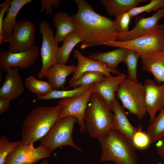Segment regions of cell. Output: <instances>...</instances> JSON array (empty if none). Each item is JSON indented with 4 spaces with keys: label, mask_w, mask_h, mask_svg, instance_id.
<instances>
[{
    "label": "cell",
    "mask_w": 164,
    "mask_h": 164,
    "mask_svg": "<svg viewBox=\"0 0 164 164\" xmlns=\"http://www.w3.org/2000/svg\"><path fill=\"white\" fill-rule=\"evenodd\" d=\"M74 1L78 11L71 16L75 32L82 40L81 49L118 40L119 32L114 20L96 12L86 0Z\"/></svg>",
    "instance_id": "1"
},
{
    "label": "cell",
    "mask_w": 164,
    "mask_h": 164,
    "mask_svg": "<svg viewBox=\"0 0 164 164\" xmlns=\"http://www.w3.org/2000/svg\"><path fill=\"white\" fill-rule=\"evenodd\" d=\"M62 111L61 106L58 104L53 106H40L33 109L23 122L20 145H26L40 140L60 118Z\"/></svg>",
    "instance_id": "2"
},
{
    "label": "cell",
    "mask_w": 164,
    "mask_h": 164,
    "mask_svg": "<svg viewBox=\"0 0 164 164\" xmlns=\"http://www.w3.org/2000/svg\"><path fill=\"white\" fill-rule=\"evenodd\" d=\"M101 148V162L138 164L136 148L132 142L114 129L97 139Z\"/></svg>",
    "instance_id": "3"
},
{
    "label": "cell",
    "mask_w": 164,
    "mask_h": 164,
    "mask_svg": "<svg viewBox=\"0 0 164 164\" xmlns=\"http://www.w3.org/2000/svg\"><path fill=\"white\" fill-rule=\"evenodd\" d=\"M112 111L100 95L92 93L84 117L86 131L91 138L97 139L114 128Z\"/></svg>",
    "instance_id": "4"
},
{
    "label": "cell",
    "mask_w": 164,
    "mask_h": 164,
    "mask_svg": "<svg viewBox=\"0 0 164 164\" xmlns=\"http://www.w3.org/2000/svg\"><path fill=\"white\" fill-rule=\"evenodd\" d=\"M122 106L140 120L145 115V88L144 84L127 78L120 84L116 94Z\"/></svg>",
    "instance_id": "5"
},
{
    "label": "cell",
    "mask_w": 164,
    "mask_h": 164,
    "mask_svg": "<svg viewBox=\"0 0 164 164\" xmlns=\"http://www.w3.org/2000/svg\"><path fill=\"white\" fill-rule=\"evenodd\" d=\"M76 121V118L73 116L59 119L40 140L39 145L45 146L50 153L62 146H70L82 152L81 150L75 144L72 138L74 125Z\"/></svg>",
    "instance_id": "6"
},
{
    "label": "cell",
    "mask_w": 164,
    "mask_h": 164,
    "mask_svg": "<svg viewBox=\"0 0 164 164\" xmlns=\"http://www.w3.org/2000/svg\"><path fill=\"white\" fill-rule=\"evenodd\" d=\"M104 45L131 49L138 53H159L164 51V30L158 29L130 40L110 41Z\"/></svg>",
    "instance_id": "7"
},
{
    "label": "cell",
    "mask_w": 164,
    "mask_h": 164,
    "mask_svg": "<svg viewBox=\"0 0 164 164\" xmlns=\"http://www.w3.org/2000/svg\"><path fill=\"white\" fill-rule=\"evenodd\" d=\"M36 29L31 21L17 22L12 33L7 36L9 44L8 51L12 53L26 51L30 49L36 41Z\"/></svg>",
    "instance_id": "8"
},
{
    "label": "cell",
    "mask_w": 164,
    "mask_h": 164,
    "mask_svg": "<svg viewBox=\"0 0 164 164\" xmlns=\"http://www.w3.org/2000/svg\"><path fill=\"white\" fill-rule=\"evenodd\" d=\"M39 31L42 38L40 49L42 66L37 76L42 79L45 77L48 69L57 63L56 54L59 47L55 42L54 31L47 22L43 21L40 22Z\"/></svg>",
    "instance_id": "9"
},
{
    "label": "cell",
    "mask_w": 164,
    "mask_h": 164,
    "mask_svg": "<svg viewBox=\"0 0 164 164\" xmlns=\"http://www.w3.org/2000/svg\"><path fill=\"white\" fill-rule=\"evenodd\" d=\"M93 85L86 92L82 95L73 98L62 99L58 102V104L60 105L62 109L60 118L69 116L74 117L80 126V131L82 133L86 131L85 115L93 93Z\"/></svg>",
    "instance_id": "10"
},
{
    "label": "cell",
    "mask_w": 164,
    "mask_h": 164,
    "mask_svg": "<svg viewBox=\"0 0 164 164\" xmlns=\"http://www.w3.org/2000/svg\"><path fill=\"white\" fill-rule=\"evenodd\" d=\"M33 144L18 145L7 156L5 164H36L50 156L51 153L45 146L35 148Z\"/></svg>",
    "instance_id": "11"
},
{
    "label": "cell",
    "mask_w": 164,
    "mask_h": 164,
    "mask_svg": "<svg viewBox=\"0 0 164 164\" xmlns=\"http://www.w3.org/2000/svg\"><path fill=\"white\" fill-rule=\"evenodd\" d=\"M39 47L33 45L28 50L12 53L9 51L0 52V68L5 71L13 67L20 70L28 69L33 65L38 58Z\"/></svg>",
    "instance_id": "12"
},
{
    "label": "cell",
    "mask_w": 164,
    "mask_h": 164,
    "mask_svg": "<svg viewBox=\"0 0 164 164\" xmlns=\"http://www.w3.org/2000/svg\"><path fill=\"white\" fill-rule=\"evenodd\" d=\"M164 17V8L156 11L149 17L138 16L135 20V26L125 33H119L118 40H130L158 29V22Z\"/></svg>",
    "instance_id": "13"
},
{
    "label": "cell",
    "mask_w": 164,
    "mask_h": 164,
    "mask_svg": "<svg viewBox=\"0 0 164 164\" xmlns=\"http://www.w3.org/2000/svg\"><path fill=\"white\" fill-rule=\"evenodd\" d=\"M144 85L145 88V105L150 117V124L156 117L157 112L164 107V84L159 85L151 79H146Z\"/></svg>",
    "instance_id": "14"
},
{
    "label": "cell",
    "mask_w": 164,
    "mask_h": 164,
    "mask_svg": "<svg viewBox=\"0 0 164 164\" xmlns=\"http://www.w3.org/2000/svg\"><path fill=\"white\" fill-rule=\"evenodd\" d=\"M73 52L74 57L77 60L78 63L72 77L69 80V86L76 81L83 73L86 72H100L108 78L112 77L111 73L117 75L120 73L117 70L109 69L98 61L85 56L78 49L74 50Z\"/></svg>",
    "instance_id": "15"
},
{
    "label": "cell",
    "mask_w": 164,
    "mask_h": 164,
    "mask_svg": "<svg viewBox=\"0 0 164 164\" xmlns=\"http://www.w3.org/2000/svg\"><path fill=\"white\" fill-rule=\"evenodd\" d=\"M5 72V81L0 88V98L11 101L22 94L24 84L18 68H9Z\"/></svg>",
    "instance_id": "16"
},
{
    "label": "cell",
    "mask_w": 164,
    "mask_h": 164,
    "mask_svg": "<svg viewBox=\"0 0 164 164\" xmlns=\"http://www.w3.org/2000/svg\"><path fill=\"white\" fill-rule=\"evenodd\" d=\"M127 77V74L124 73L106 77L104 81L93 85L92 92L100 95L110 108L112 103L116 100L115 95L120 84Z\"/></svg>",
    "instance_id": "17"
},
{
    "label": "cell",
    "mask_w": 164,
    "mask_h": 164,
    "mask_svg": "<svg viewBox=\"0 0 164 164\" xmlns=\"http://www.w3.org/2000/svg\"><path fill=\"white\" fill-rule=\"evenodd\" d=\"M138 53L143 70L151 74L157 83L164 84V51Z\"/></svg>",
    "instance_id": "18"
},
{
    "label": "cell",
    "mask_w": 164,
    "mask_h": 164,
    "mask_svg": "<svg viewBox=\"0 0 164 164\" xmlns=\"http://www.w3.org/2000/svg\"><path fill=\"white\" fill-rule=\"evenodd\" d=\"M32 0H12L11 4L6 12V15L0 24V44L7 42V36L12 32L17 22L16 17L20 10L25 5L30 3Z\"/></svg>",
    "instance_id": "19"
},
{
    "label": "cell",
    "mask_w": 164,
    "mask_h": 164,
    "mask_svg": "<svg viewBox=\"0 0 164 164\" xmlns=\"http://www.w3.org/2000/svg\"><path fill=\"white\" fill-rule=\"evenodd\" d=\"M111 109L114 113V128L132 141L138 127L133 126L126 114L124 108L117 100L111 103Z\"/></svg>",
    "instance_id": "20"
},
{
    "label": "cell",
    "mask_w": 164,
    "mask_h": 164,
    "mask_svg": "<svg viewBox=\"0 0 164 164\" xmlns=\"http://www.w3.org/2000/svg\"><path fill=\"white\" fill-rule=\"evenodd\" d=\"M74 64L70 65L57 63L50 68L45 77L48 80L53 90L64 89L67 77L75 70Z\"/></svg>",
    "instance_id": "21"
},
{
    "label": "cell",
    "mask_w": 164,
    "mask_h": 164,
    "mask_svg": "<svg viewBox=\"0 0 164 164\" xmlns=\"http://www.w3.org/2000/svg\"><path fill=\"white\" fill-rule=\"evenodd\" d=\"M53 21L56 29L54 38L57 44L63 42L70 34L75 32V26L71 17L66 12H58L53 16Z\"/></svg>",
    "instance_id": "22"
},
{
    "label": "cell",
    "mask_w": 164,
    "mask_h": 164,
    "mask_svg": "<svg viewBox=\"0 0 164 164\" xmlns=\"http://www.w3.org/2000/svg\"><path fill=\"white\" fill-rule=\"evenodd\" d=\"M127 50L125 48L119 47L109 52L93 53L87 57L99 61L109 69L117 70L118 64L124 62Z\"/></svg>",
    "instance_id": "23"
},
{
    "label": "cell",
    "mask_w": 164,
    "mask_h": 164,
    "mask_svg": "<svg viewBox=\"0 0 164 164\" xmlns=\"http://www.w3.org/2000/svg\"><path fill=\"white\" fill-rule=\"evenodd\" d=\"M146 0H101L100 2L110 15L115 17L137 7Z\"/></svg>",
    "instance_id": "24"
},
{
    "label": "cell",
    "mask_w": 164,
    "mask_h": 164,
    "mask_svg": "<svg viewBox=\"0 0 164 164\" xmlns=\"http://www.w3.org/2000/svg\"><path fill=\"white\" fill-rule=\"evenodd\" d=\"M63 44L57 49L56 59L57 63L66 64L70 54L75 46L82 40L76 32L68 35L63 41Z\"/></svg>",
    "instance_id": "25"
},
{
    "label": "cell",
    "mask_w": 164,
    "mask_h": 164,
    "mask_svg": "<svg viewBox=\"0 0 164 164\" xmlns=\"http://www.w3.org/2000/svg\"><path fill=\"white\" fill-rule=\"evenodd\" d=\"M93 84L82 85L71 90H52L46 95L37 97V99L49 100L77 97L84 94Z\"/></svg>",
    "instance_id": "26"
},
{
    "label": "cell",
    "mask_w": 164,
    "mask_h": 164,
    "mask_svg": "<svg viewBox=\"0 0 164 164\" xmlns=\"http://www.w3.org/2000/svg\"><path fill=\"white\" fill-rule=\"evenodd\" d=\"M25 84L26 88L36 94L37 97L45 96L53 90L49 82L38 80L32 75L26 78Z\"/></svg>",
    "instance_id": "27"
},
{
    "label": "cell",
    "mask_w": 164,
    "mask_h": 164,
    "mask_svg": "<svg viewBox=\"0 0 164 164\" xmlns=\"http://www.w3.org/2000/svg\"><path fill=\"white\" fill-rule=\"evenodd\" d=\"M146 133L151 143L157 142L164 135V107L148 127Z\"/></svg>",
    "instance_id": "28"
},
{
    "label": "cell",
    "mask_w": 164,
    "mask_h": 164,
    "mask_svg": "<svg viewBox=\"0 0 164 164\" xmlns=\"http://www.w3.org/2000/svg\"><path fill=\"white\" fill-rule=\"evenodd\" d=\"M106 78L105 76L100 72H86L83 73L76 81L69 87L75 88L82 85L94 84L104 81Z\"/></svg>",
    "instance_id": "29"
},
{
    "label": "cell",
    "mask_w": 164,
    "mask_h": 164,
    "mask_svg": "<svg viewBox=\"0 0 164 164\" xmlns=\"http://www.w3.org/2000/svg\"><path fill=\"white\" fill-rule=\"evenodd\" d=\"M124 62L127 68V78L138 81L137 75L138 62L139 57L138 53L134 50L127 49Z\"/></svg>",
    "instance_id": "30"
},
{
    "label": "cell",
    "mask_w": 164,
    "mask_h": 164,
    "mask_svg": "<svg viewBox=\"0 0 164 164\" xmlns=\"http://www.w3.org/2000/svg\"><path fill=\"white\" fill-rule=\"evenodd\" d=\"M164 8V0H151L148 4L133 8L130 10L128 12L131 18H133L143 12L154 11L156 12Z\"/></svg>",
    "instance_id": "31"
},
{
    "label": "cell",
    "mask_w": 164,
    "mask_h": 164,
    "mask_svg": "<svg viewBox=\"0 0 164 164\" xmlns=\"http://www.w3.org/2000/svg\"><path fill=\"white\" fill-rule=\"evenodd\" d=\"M21 143V141L10 142L9 139L5 138V136L0 137V164H5L8 155Z\"/></svg>",
    "instance_id": "32"
},
{
    "label": "cell",
    "mask_w": 164,
    "mask_h": 164,
    "mask_svg": "<svg viewBox=\"0 0 164 164\" xmlns=\"http://www.w3.org/2000/svg\"><path fill=\"white\" fill-rule=\"evenodd\" d=\"M132 142L136 149L140 150L146 149L151 144L148 135L142 130L141 126L134 135Z\"/></svg>",
    "instance_id": "33"
},
{
    "label": "cell",
    "mask_w": 164,
    "mask_h": 164,
    "mask_svg": "<svg viewBox=\"0 0 164 164\" xmlns=\"http://www.w3.org/2000/svg\"><path fill=\"white\" fill-rule=\"evenodd\" d=\"M131 18L128 12L115 17L114 20L118 28L119 34L125 33L129 31L128 27Z\"/></svg>",
    "instance_id": "34"
},
{
    "label": "cell",
    "mask_w": 164,
    "mask_h": 164,
    "mask_svg": "<svg viewBox=\"0 0 164 164\" xmlns=\"http://www.w3.org/2000/svg\"><path fill=\"white\" fill-rule=\"evenodd\" d=\"M59 0H41V3L42 6L40 10V13L43 12L45 10L46 15H48L52 13V7L58 8L60 5Z\"/></svg>",
    "instance_id": "35"
},
{
    "label": "cell",
    "mask_w": 164,
    "mask_h": 164,
    "mask_svg": "<svg viewBox=\"0 0 164 164\" xmlns=\"http://www.w3.org/2000/svg\"><path fill=\"white\" fill-rule=\"evenodd\" d=\"M157 142L156 144V152L164 162V135Z\"/></svg>",
    "instance_id": "36"
},
{
    "label": "cell",
    "mask_w": 164,
    "mask_h": 164,
    "mask_svg": "<svg viewBox=\"0 0 164 164\" xmlns=\"http://www.w3.org/2000/svg\"><path fill=\"white\" fill-rule=\"evenodd\" d=\"M11 100L9 99L0 98V114L6 112L10 105Z\"/></svg>",
    "instance_id": "37"
},
{
    "label": "cell",
    "mask_w": 164,
    "mask_h": 164,
    "mask_svg": "<svg viewBox=\"0 0 164 164\" xmlns=\"http://www.w3.org/2000/svg\"><path fill=\"white\" fill-rule=\"evenodd\" d=\"M158 29L160 30H164V24L162 25H159Z\"/></svg>",
    "instance_id": "38"
},
{
    "label": "cell",
    "mask_w": 164,
    "mask_h": 164,
    "mask_svg": "<svg viewBox=\"0 0 164 164\" xmlns=\"http://www.w3.org/2000/svg\"><path fill=\"white\" fill-rule=\"evenodd\" d=\"M49 161V159H46L43 161H42L40 164H47L48 162Z\"/></svg>",
    "instance_id": "39"
},
{
    "label": "cell",
    "mask_w": 164,
    "mask_h": 164,
    "mask_svg": "<svg viewBox=\"0 0 164 164\" xmlns=\"http://www.w3.org/2000/svg\"><path fill=\"white\" fill-rule=\"evenodd\" d=\"M157 164H164L161 162H159Z\"/></svg>",
    "instance_id": "40"
}]
</instances>
